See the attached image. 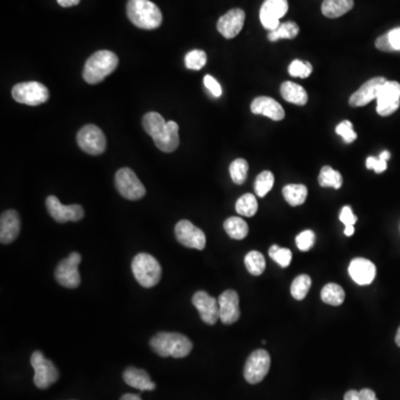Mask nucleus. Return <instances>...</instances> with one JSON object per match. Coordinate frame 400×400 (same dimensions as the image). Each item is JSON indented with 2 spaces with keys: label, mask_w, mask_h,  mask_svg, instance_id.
Listing matches in <instances>:
<instances>
[{
  "label": "nucleus",
  "mask_w": 400,
  "mask_h": 400,
  "mask_svg": "<svg viewBox=\"0 0 400 400\" xmlns=\"http://www.w3.org/2000/svg\"><path fill=\"white\" fill-rule=\"evenodd\" d=\"M20 233V218L15 210H7L0 218V241L3 245H8L16 240Z\"/></svg>",
  "instance_id": "nucleus-20"
},
{
  "label": "nucleus",
  "mask_w": 400,
  "mask_h": 400,
  "mask_svg": "<svg viewBox=\"0 0 400 400\" xmlns=\"http://www.w3.org/2000/svg\"><path fill=\"white\" fill-rule=\"evenodd\" d=\"M250 109L255 115L266 116L275 121H282L285 118L284 108L270 97L263 96L254 99Z\"/></svg>",
  "instance_id": "nucleus-21"
},
{
  "label": "nucleus",
  "mask_w": 400,
  "mask_h": 400,
  "mask_svg": "<svg viewBox=\"0 0 400 400\" xmlns=\"http://www.w3.org/2000/svg\"><path fill=\"white\" fill-rule=\"evenodd\" d=\"M299 33V27L296 22H282L275 31H269L268 39L270 41H277L279 39L296 38Z\"/></svg>",
  "instance_id": "nucleus-32"
},
{
  "label": "nucleus",
  "mask_w": 400,
  "mask_h": 400,
  "mask_svg": "<svg viewBox=\"0 0 400 400\" xmlns=\"http://www.w3.org/2000/svg\"><path fill=\"white\" fill-rule=\"evenodd\" d=\"M176 238L187 248L203 250L206 247V235L190 220H180L175 227Z\"/></svg>",
  "instance_id": "nucleus-12"
},
{
  "label": "nucleus",
  "mask_w": 400,
  "mask_h": 400,
  "mask_svg": "<svg viewBox=\"0 0 400 400\" xmlns=\"http://www.w3.org/2000/svg\"><path fill=\"white\" fill-rule=\"evenodd\" d=\"M245 18L246 15L243 9H231L220 17L217 22V29L225 38H235L244 27Z\"/></svg>",
  "instance_id": "nucleus-16"
},
{
  "label": "nucleus",
  "mask_w": 400,
  "mask_h": 400,
  "mask_svg": "<svg viewBox=\"0 0 400 400\" xmlns=\"http://www.w3.org/2000/svg\"><path fill=\"white\" fill-rule=\"evenodd\" d=\"M376 48L385 52H400V27L394 28L377 38Z\"/></svg>",
  "instance_id": "nucleus-27"
},
{
  "label": "nucleus",
  "mask_w": 400,
  "mask_h": 400,
  "mask_svg": "<svg viewBox=\"0 0 400 400\" xmlns=\"http://www.w3.org/2000/svg\"><path fill=\"white\" fill-rule=\"evenodd\" d=\"M207 63V55L203 50L195 49L187 54L185 57V65L192 70H199Z\"/></svg>",
  "instance_id": "nucleus-38"
},
{
  "label": "nucleus",
  "mask_w": 400,
  "mask_h": 400,
  "mask_svg": "<svg viewBox=\"0 0 400 400\" xmlns=\"http://www.w3.org/2000/svg\"><path fill=\"white\" fill-rule=\"evenodd\" d=\"M80 261H82V256L78 252H72L68 257L58 263L55 277L59 285L70 288V289L79 287L80 282H82L79 270H78Z\"/></svg>",
  "instance_id": "nucleus-8"
},
{
  "label": "nucleus",
  "mask_w": 400,
  "mask_h": 400,
  "mask_svg": "<svg viewBox=\"0 0 400 400\" xmlns=\"http://www.w3.org/2000/svg\"><path fill=\"white\" fill-rule=\"evenodd\" d=\"M77 143L80 149L89 155H100L106 149V137L99 127L86 125L77 134Z\"/></svg>",
  "instance_id": "nucleus-10"
},
{
  "label": "nucleus",
  "mask_w": 400,
  "mask_h": 400,
  "mask_svg": "<svg viewBox=\"0 0 400 400\" xmlns=\"http://www.w3.org/2000/svg\"><path fill=\"white\" fill-rule=\"evenodd\" d=\"M395 341L396 344H397V346H399L400 347V327L398 328L397 334H396Z\"/></svg>",
  "instance_id": "nucleus-52"
},
{
  "label": "nucleus",
  "mask_w": 400,
  "mask_h": 400,
  "mask_svg": "<svg viewBox=\"0 0 400 400\" xmlns=\"http://www.w3.org/2000/svg\"><path fill=\"white\" fill-rule=\"evenodd\" d=\"M321 300L332 306H340L345 300V291L337 284H327L321 293Z\"/></svg>",
  "instance_id": "nucleus-30"
},
{
  "label": "nucleus",
  "mask_w": 400,
  "mask_h": 400,
  "mask_svg": "<svg viewBox=\"0 0 400 400\" xmlns=\"http://www.w3.org/2000/svg\"><path fill=\"white\" fill-rule=\"evenodd\" d=\"M127 16L136 27L147 31L156 29L162 22V11L151 0H129Z\"/></svg>",
  "instance_id": "nucleus-2"
},
{
  "label": "nucleus",
  "mask_w": 400,
  "mask_h": 400,
  "mask_svg": "<svg viewBox=\"0 0 400 400\" xmlns=\"http://www.w3.org/2000/svg\"><path fill=\"white\" fill-rule=\"evenodd\" d=\"M377 113L386 117L397 111L400 106V84L397 82H385L377 96Z\"/></svg>",
  "instance_id": "nucleus-11"
},
{
  "label": "nucleus",
  "mask_w": 400,
  "mask_h": 400,
  "mask_svg": "<svg viewBox=\"0 0 400 400\" xmlns=\"http://www.w3.org/2000/svg\"><path fill=\"white\" fill-rule=\"evenodd\" d=\"M288 72L293 77L308 78L313 72V66L310 63L296 59L291 63V66L288 68Z\"/></svg>",
  "instance_id": "nucleus-40"
},
{
  "label": "nucleus",
  "mask_w": 400,
  "mask_h": 400,
  "mask_svg": "<svg viewBox=\"0 0 400 400\" xmlns=\"http://www.w3.org/2000/svg\"><path fill=\"white\" fill-rule=\"evenodd\" d=\"M116 188L123 198L138 200L145 196L146 188L130 168H121L115 177Z\"/></svg>",
  "instance_id": "nucleus-7"
},
{
  "label": "nucleus",
  "mask_w": 400,
  "mask_h": 400,
  "mask_svg": "<svg viewBox=\"0 0 400 400\" xmlns=\"http://www.w3.org/2000/svg\"><path fill=\"white\" fill-rule=\"evenodd\" d=\"M351 279L360 286L370 285L376 277V266L366 258H355L349 263Z\"/></svg>",
  "instance_id": "nucleus-19"
},
{
  "label": "nucleus",
  "mask_w": 400,
  "mask_h": 400,
  "mask_svg": "<svg viewBox=\"0 0 400 400\" xmlns=\"http://www.w3.org/2000/svg\"><path fill=\"white\" fill-rule=\"evenodd\" d=\"M123 380L129 386L141 392L147 390H154L156 388V384L151 380V376L145 370L139 369L136 367H129L123 373Z\"/></svg>",
  "instance_id": "nucleus-22"
},
{
  "label": "nucleus",
  "mask_w": 400,
  "mask_h": 400,
  "mask_svg": "<svg viewBox=\"0 0 400 400\" xmlns=\"http://www.w3.org/2000/svg\"><path fill=\"white\" fill-rule=\"evenodd\" d=\"M318 181L321 187H332L334 190H339L343 185V177L337 170L332 169L329 166H325L321 168Z\"/></svg>",
  "instance_id": "nucleus-33"
},
{
  "label": "nucleus",
  "mask_w": 400,
  "mask_h": 400,
  "mask_svg": "<svg viewBox=\"0 0 400 400\" xmlns=\"http://www.w3.org/2000/svg\"><path fill=\"white\" fill-rule=\"evenodd\" d=\"M379 157H381L383 160H387V162H388L390 158V153L388 151H384L383 153H381L380 155H379Z\"/></svg>",
  "instance_id": "nucleus-51"
},
{
  "label": "nucleus",
  "mask_w": 400,
  "mask_h": 400,
  "mask_svg": "<svg viewBox=\"0 0 400 400\" xmlns=\"http://www.w3.org/2000/svg\"><path fill=\"white\" fill-rule=\"evenodd\" d=\"M287 0H265L259 13L261 25L267 31H275L280 25V20L287 14Z\"/></svg>",
  "instance_id": "nucleus-14"
},
{
  "label": "nucleus",
  "mask_w": 400,
  "mask_h": 400,
  "mask_svg": "<svg viewBox=\"0 0 400 400\" xmlns=\"http://www.w3.org/2000/svg\"><path fill=\"white\" fill-rule=\"evenodd\" d=\"M151 347L164 358H185L192 351V343L190 338L178 332H160L151 338Z\"/></svg>",
  "instance_id": "nucleus-1"
},
{
  "label": "nucleus",
  "mask_w": 400,
  "mask_h": 400,
  "mask_svg": "<svg viewBox=\"0 0 400 400\" xmlns=\"http://www.w3.org/2000/svg\"><path fill=\"white\" fill-rule=\"evenodd\" d=\"M316 235L313 231H304L296 237V245L302 252H308L315 244Z\"/></svg>",
  "instance_id": "nucleus-42"
},
{
  "label": "nucleus",
  "mask_w": 400,
  "mask_h": 400,
  "mask_svg": "<svg viewBox=\"0 0 400 400\" xmlns=\"http://www.w3.org/2000/svg\"><path fill=\"white\" fill-rule=\"evenodd\" d=\"M31 364L35 370L33 383L39 390H47L59 379V373L54 362L45 358L41 351H35L31 357Z\"/></svg>",
  "instance_id": "nucleus-6"
},
{
  "label": "nucleus",
  "mask_w": 400,
  "mask_h": 400,
  "mask_svg": "<svg viewBox=\"0 0 400 400\" xmlns=\"http://www.w3.org/2000/svg\"><path fill=\"white\" fill-rule=\"evenodd\" d=\"M355 233L354 226H347L345 227V235L346 236H353Z\"/></svg>",
  "instance_id": "nucleus-50"
},
{
  "label": "nucleus",
  "mask_w": 400,
  "mask_h": 400,
  "mask_svg": "<svg viewBox=\"0 0 400 400\" xmlns=\"http://www.w3.org/2000/svg\"><path fill=\"white\" fill-rule=\"evenodd\" d=\"M366 167L375 170L376 174L384 173L387 169V160H383L381 157H368Z\"/></svg>",
  "instance_id": "nucleus-43"
},
{
  "label": "nucleus",
  "mask_w": 400,
  "mask_h": 400,
  "mask_svg": "<svg viewBox=\"0 0 400 400\" xmlns=\"http://www.w3.org/2000/svg\"><path fill=\"white\" fill-rule=\"evenodd\" d=\"M143 127L145 132L153 139L156 140L164 132V129L167 127V121H164V117L160 114L151 111L144 116Z\"/></svg>",
  "instance_id": "nucleus-26"
},
{
  "label": "nucleus",
  "mask_w": 400,
  "mask_h": 400,
  "mask_svg": "<svg viewBox=\"0 0 400 400\" xmlns=\"http://www.w3.org/2000/svg\"><path fill=\"white\" fill-rule=\"evenodd\" d=\"M311 287V279L308 275H300L295 278L291 285V295L297 300H302L307 296L308 291Z\"/></svg>",
  "instance_id": "nucleus-36"
},
{
  "label": "nucleus",
  "mask_w": 400,
  "mask_h": 400,
  "mask_svg": "<svg viewBox=\"0 0 400 400\" xmlns=\"http://www.w3.org/2000/svg\"><path fill=\"white\" fill-rule=\"evenodd\" d=\"M269 256L272 258V261L282 267H288L291 265V259H293V252L291 249L287 248H282V247L274 245L270 247L269 249Z\"/></svg>",
  "instance_id": "nucleus-39"
},
{
  "label": "nucleus",
  "mask_w": 400,
  "mask_h": 400,
  "mask_svg": "<svg viewBox=\"0 0 400 400\" xmlns=\"http://www.w3.org/2000/svg\"><path fill=\"white\" fill-rule=\"evenodd\" d=\"M358 394L360 392H357V390H349V392H346L345 400H358Z\"/></svg>",
  "instance_id": "nucleus-48"
},
{
  "label": "nucleus",
  "mask_w": 400,
  "mask_h": 400,
  "mask_svg": "<svg viewBox=\"0 0 400 400\" xmlns=\"http://www.w3.org/2000/svg\"><path fill=\"white\" fill-rule=\"evenodd\" d=\"M132 270L139 285L145 288L155 287L162 278V266L156 258L141 252L134 256Z\"/></svg>",
  "instance_id": "nucleus-4"
},
{
  "label": "nucleus",
  "mask_w": 400,
  "mask_h": 400,
  "mask_svg": "<svg viewBox=\"0 0 400 400\" xmlns=\"http://www.w3.org/2000/svg\"><path fill=\"white\" fill-rule=\"evenodd\" d=\"M386 82V78L375 77L364 82L356 93L351 95L349 105L353 107H364L370 102H373L374 99H377L380 88Z\"/></svg>",
  "instance_id": "nucleus-18"
},
{
  "label": "nucleus",
  "mask_w": 400,
  "mask_h": 400,
  "mask_svg": "<svg viewBox=\"0 0 400 400\" xmlns=\"http://www.w3.org/2000/svg\"><path fill=\"white\" fill-rule=\"evenodd\" d=\"M245 266L250 274L254 276H261L266 269V261L261 252L252 250L245 257Z\"/></svg>",
  "instance_id": "nucleus-31"
},
{
  "label": "nucleus",
  "mask_w": 400,
  "mask_h": 400,
  "mask_svg": "<svg viewBox=\"0 0 400 400\" xmlns=\"http://www.w3.org/2000/svg\"><path fill=\"white\" fill-rule=\"evenodd\" d=\"M226 233L231 238L236 239V240H241V239L246 238L248 235V225L244 220H241L239 217H231L226 220L224 224Z\"/></svg>",
  "instance_id": "nucleus-29"
},
{
  "label": "nucleus",
  "mask_w": 400,
  "mask_h": 400,
  "mask_svg": "<svg viewBox=\"0 0 400 400\" xmlns=\"http://www.w3.org/2000/svg\"><path fill=\"white\" fill-rule=\"evenodd\" d=\"M47 210L57 222H78L84 218V209L80 205L65 206L56 196H49L46 199Z\"/></svg>",
  "instance_id": "nucleus-13"
},
{
  "label": "nucleus",
  "mask_w": 400,
  "mask_h": 400,
  "mask_svg": "<svg viewBox=\"0 0 400 400\" xmlns=\"http://www.w3.org/2000/svg\"><path fill=\"white\" fill-rule=\"evenodd\" d=\"M358 400H378V398L376 397L374 390H369V388H364L358 394Z\"/></svg>",
  "instance_id": "nucleus-46"
},
{
  "label": "nucleus",
  "mask_w": 400,
  "mask_h": 400,
  "mask_svg": "<svg viewBox=\"0 0 400 400\" xmlns=\"http://www.w3.org/2000/svg\"><path fill=\"white\" fill-rule=\"evenodd\" d=\"M57 3L61 7H72V6L78 5L80 3V0H57Z\"/></svg>",
  "instance_id": "nucleus-47"
},
{
  "label": "nucleus",
  "mask_w": 400,
  "mask_h": 400,
  "mask_svg": "<svg viewBox=\"0 0 400 400\" xmlns=\"http://www.w3.org/2000/svg\"><path fill=\"white\" fill-rule=\"evenodd\" d=\"M179 127L177 123L167 121V127L160 137L154 140L155 145L164 153H173L179 146Z\"/></svg>",
  "instance_id": "nucleus-23"
},
{
  "label": "nucleus",
  "mask_w": 400,
  "mask_h": 400,
  "mask_svg": "<svg viewBox=\"0 0 400 400\" xmlns=\"http://www.w3.org/2000/svg\"><path fill=\"white\" fill-rule=\"evenodd\" d=\"M275 177L272 171L265 170L257 176L255 181V192L258 197H265L274 187Z\"/></svg>",
  "instance_id": "nucleus-35"
},
{
  "label": "nucleus",
  "mask_w": 400,
  "mask_h": 400,
  "mask_svg": "<svg viewBox=\"0 0 400 400\" xmlns=\"http://www.w3.org/2000/svg\"><path fill=\"white\" fill-rule=\"evenodd\" d=\"M258 210L257 198L252 194H245L236 203V211L241 216H255Z\"/></svg>",
  "instance_id": "nucleus-34"
},
{
  "label": "nucleus",
  "mask_w": 400,
  "mask_h": 400,
  "mask_svg": "<svg viewBox=\"0 0 400 400\" xmlns=\"http://www.w3.org/2000/svg\"><path fill=\"white\" fill-rule=\"evenodd\" d=\"M270 368V356L265 349H258L250 355L244 368V377L249 384H259Z\"/></svg>",
  "instance_id": "nucleus-9"
},
{
  "label": "nucleus",
  "mask_w": 400,
  "mask_h": 400,
  "mask_svg": "<svg viewBox=\"0 0 400 400\" xmlns=\"http://www.w3.org/2000/svg\"><path fill=\"white\" fill-rule=\"evenodd\" d=\"M282 195L291 206H300L306 201L308 196L307 187L304 185L291 184L284 187Z\"/></svg>",
  "instance_id": "nucleus-28"
},
{
  "label": "nucleus",
  "mask_w": 400,
  "mask_h": 400,
  "mask_svg": "<svg viewBox=\"0 0 400 400\" xmlns=\"http://www.w3.org/2000/svg\"><path fill=\"white\" fill-rule=\"evenodd\" d=\"M203 84H205L206 88L210 91L213 96H222V86H220V82H217L213 76H210V75H206L205 78H203Z\"/></svg>",
  "instance_id": "nucleus-44"
},
{
  "label": "nucleus",
  "mask_w": 400,
  "mask_h": 400,
  "mask_svg": "<svg viewBox=\"0 0 400 400\" xmlns=\"http://www.w3.org/2000/svg\"><path fill=\"white\" fill-rule=\"evenodd\" d=\"M354 0H323L321 11L328 18H339L354 8Z\"/></svg>",
  "instance_id": "nucleus-25"
},
{
  "label": "nucleus",
  "mask_w": 400,
  "mask_h": 400,
  "mask_svg": "<svg viewBox=\"0 0 400 400\" xmlns=\"http://www.w3.org/2000/svg\"><path fill=\"white\" fill-rule=\"evenodd\" d=\"M282 98L291 104L304 106L307 104L308 95L302 86L293 82H286L280 87Z\"/></svg>",
  "instance_id": "nucleus-24"
},
{
  "label": "nucleus",
  "mask_w": 400,
  "mask_h": 400,
  "mask_svg": "<svg viewBox=\"0 0 400 400\" xmlns=\"http://www.w3.org/2000/svg\"><path fill=\"white\" fill-rule=\"evenodd\" d=\"M118 63V57L113 52L99 50L88 58L82 72L84 79L91 85L98 84L115 72Z\"/></svg>",
  "instance_id": "nucleus-3"
},
{
  "label": "nucleus",
  "mask_w": 400,
  "mask_h": 400,
  "mask_svg": "<svg viewBox=\"0 0 400 400\" xmlns=\"http://www.w3.org/2000/svg\"><path fill=\"white\" fill-rule=\"evenodd\" d=\"M336 132L340 137L345 140L346 143L351 144L357 139V134L355 132L354 126L349 121H341L336 127Z\"/></svg>",
  "instance_id": "nucleus-41"
},
{
  "label": "nucleus",
  "mask_w": 400,
  "mask_h": 400,
  "mask_svg": "<svg viewBox=\"0 0 400 400\" xmlns=\"http://www.w3.org/2000/svg\"><path fill=\"white\" fill-rule=\"evenodd\" d=\"M192 305L198 310L201 321L207 325H215L220 319L218 300L206 291H197L192 296Z\"/></svg>",
  "instance_id": "nucleus-15"
},
{
  "label": "nucleus",
  "mask_w": 400,
  "mask_h": 400,
  "mask_svg": "<svg viewBox=\"0 0 400 400\" xmlns=\"http://www.w3.org/2000/svg\"><path fill=\"white\" fill-rule=\"evenodd\" d=\"M340 222H343L345 227L347 226H354L357 222V217L355 216L354 213L351 210L349 206H345L339 215Z\"/></svg>",
  "instance_id": "nucleus-45"
},
{
  "label": "nucleus",
  "mask_w": 400,
  "mask_h": 400,
  "mask_svg": "<svg viewBox=\"0 0 400 400\" xmlns=\"http://www.w3.org/2000/svg\"><path fill=\"white\" fill-rule=\"evenodd\" d=\"M121 400H141L140 396L134 395V394H126L121 398Z\"/></svg>",
  "instance_id": "nucleus-49"
},
{
  "label": "nucleus",
  "mask_w": 400,
  "mask_h": 400,
  "mask_svg": "<svg viewBox=\"0 0 400 400\" xmlns=\"http://www.w3.org/2000/svg\"><path fill=\"white\" fill-rule=\"evenodd\" d=\"M11 95L16 102L28 106H38L49 99V91L46 86L38 82L17 84L13 88Z\"/></svg>",
  "instance_id": "nucleus-5"
},
{
  "label": "nucleus",
  "mask_w": 400,
  "mask_h": 400,
  "mask_svg": "<svg viewBox=\"0 0 400 400\" xmlns=\"http://www.w3.org/2000/svg\"><path fill=\"white\" fill-rule=\"evenodd\" d=\"M220 305V319L225 325L236 323L240 317L239 296L235 291H226L218 298Z\"/></svg>",
  "instance_id": "nucleus-17"
},
{
  "label": "nucleus",
  "mask_w": 400,
  "mask_h": 400,
  "mask_svg": "<svg viewBox=\"0 0 400 400\" xmlns=\"http://www.w3.org/2000/svg\"><path fill=\"white\" fill-rule=\"evenodd\" d=\"M229 173L235 184H244L247 179V174H248V162L243 158L233 160L229 167Z\"/></svg>",
  "instance_id": "nucleus-37"
}]
</instances>
